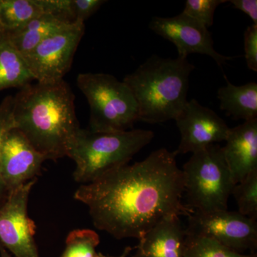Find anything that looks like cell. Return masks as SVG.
<instances>
[{
	"label": "cell",
	"mask_w": 257,
	"mask_h": 257,
	"mask_svg": "<svg viewBox=\"0 0 257 257\" xmlns=\"http://www.w3.org/2000/svg\"><path fill=\"white\" fill-rule=\"evenodd\" d=\"M234 196L238 212L252 220H257V171L235 184Z\"/></svg>",
	"instance_id": "20"
},
{
	"label": "cell",
	"mask_w": 257,
	"mask_h": 257,
	"mask_svg": "<svg viewBox=\"0 0 257 257\" xmlns=\"http://www.w3.org/2000/svg\"><path fill=\"white\" fill-rule=\"evenodd\" d=\"M132 251V248L130 247V246H128V247H126L125 248L124 252L122 253V254L120 255L119 256H105V255L102 254L101 253H98V254H99V257H126L127 256V255H128V253H130V251Z\"/></svg>",
	"instance_id": "28"
},
{
	"label": "cell",
	"mask_w": 257,
	"mask_h": 257,
	"mask_svg": "<svg viewBox=\"0 0 257 257\" xmlns=\"http://www.w3.org/2000/svg\"><path fill=\"white\" fill-rule=\"evenodd\" d=\"M105 3L104 0H72L75 23L84 24Z\"/></svg>",
	"instance_id": "26"
},
{
	"label": "cell",
	"mask_w": 257,
	"mask_h": 257,
	"mask_svg": "<svg viewBox=\"0 0 257 257\" xmlns=\"http://www.w3.org/2000/svg\"><path fill=\"white\" fill-rule=\"evenodd\" d=\"M45 160L18 128L9 130L3 140L0 158L2 178L9 194L36 179Z\"/></svg>",
	"instance_id": "12"
},
{
	"label": "cell",
	"mask_w": 257,
	"mask_h": 257,
	"mask_svg": "<svg viewBox=\"0 0 257 257\" xmlns=\"http://www.w3.org/2000/svg\"><path fill=\"white\" fill-rule=\"evenodd\" d=\"M149 27L177 47L178 57L187 58L191 54L206 55L214 59L220 67L231 60V57L214 50L212 36L207 27L183 13L172 18L154 17Z\"/></svg>",
	"instance_id": "11"
},
{
	"label": "cell",
	"mask_w": 257,
	"mask_h": 257,
	"mask_svg": "<svg viewBox=\"0 0 257 257\" xmlns=\"http://www.w3.org/2000/svg\"><path fill=\"white\" fill-rule=\"evenodd\" d=\"M226 2V0H187L182 13L209 28L214 23L216 8Z\"/></svg>",
	"instance_id": "22"
},
{
	"label": "cell",
	"mask_w": 257,
	"mask_h": 257,
	"mask_svg": "<svg viewBox=\"0 0 257 257\" xmlns=\"http://www.w3.org/2000/svg\"><path fill=\"white\" fill-rule=\"evenodd\" d=\"M194 66L185 57L152 55L123 82L133 92L139 117L149 124L175 119L187 102L189 76Z\"/></svg>",
	"instance_id": "3"
},
{
	"label": "cell",
	"mask_w": 257,
	"mask_h": 257,
	"mask_svg": "<svg viewBox=\"0 0 257 257\" xmlns=\"http://www.w3.org/2000/svg\"><path fill=\"white\" fill-rule=\"evenodd\" d=\"M84 30V23L67 25L45 39L25 57L37 82L63 80L71 68Z\"/></svg>",
	"instance_id": "8"
},
{
	"label": "cell",
	"mask_w": 257,
	"mask_h": 257,
	"mask_svg": "<svg viewBox=\"0 0 257 257\" xmlns=\"http://www.w3.org/2000/svg\"><path fill=\"white\" fill-rule=\"evenodd\" d=\"M186 206L194 212L228 209L235 183L221 147L212 145L192 154L183 166Z\"/></svg>",
	"instance_id": "5"
},
{
	"label": "cell",
	"mask_w": 257,
	"mask_h": 257,
	"mask_svg": "<svg viewBox=\"0 0 257 257\" xmlns=\"http://www.w3.org/2000/svg\"><path fill=\"white\" fill-rule=\"evenodd\" d=\"M220 109L234 119H257V84L236 86L227 82L217 93Z\"/></svg>",
	"instance_id": "15"
},
{
	"label": "cell",
	"mask_w": 257,
	"mask_h": 257,
	"mask_svg": "<svg viewBox=\"0 0 257 257\" xmlns=\"http://www.w3.org/2000/svg\"><path fill=\"white\" fill-rule=\"evenodd\" d=\"M43 15L39 0H0V27L6 32L18 30Z\"/></svg>",
	"instance_id": "18"
},
{
	"label": "cell",
	"mask_w": 257,
	"mask_h": 257,
	"mask_svg": "<svg viewBox=\"0 0 257 257\" xmlns=\"http://www.w3.org/2000/svg\"><path fill=\"white\" fill-rule=\"evenodd\" d=\"M13 96L5 97L0 104V158H1L2 145L5 135L11 128H15L13 115ZM9 192L7 190L0 172V207L9 197Z\"/></svg>",
	"instance_id": "23"
},
{
	"label": "cell",
	"mask_w": 257,
	"mask_h": 257,
	"mask_svg": "<svg viewBox=\"0 0 257 257\" xmlns=\"http://www.w3.org/2000/svg\"><path fill=\"white\" fill-rule=\"evenodd\" d=\"M245 59L248 68L257 72V25H251L244 32Z\"/></svg>",
	"instance_id": "25"
},
{
	"label": "cell",
	"mask_w": 257,
	"mask_h": 257,
	"mask_svg": "<svg viewBox=\"0 0 257 257\" xmlns=\"http://www.w3.org/2000/svg\"><path fill=\"white\" fill-rule=\"evenodd\" d=\"M186 238L179 216H170L139 239L133 257H184Z\"/></svg>",
	"instance_id": "14"
},
{
	"label": "cell",
	"mask_w": 257,
	"mask_h": 257,
	"mask_svg": "<svg viewBox=\"0 0 257 257\" xmlns=\"http://www.w3.org/2000/svg\"><path fill=\"white\" fill-rule=\"evenodd\" d=\"M229 2L235 8L247 15L252 20L253 25H257L256 0H231Z\"/></svg>",
	"instance_id": "27"
},
{
	"label": "cell",
	"mask_w": 257,
	"mask_h": 257,
	"mask_svg": "<svg viewBox=\"0 0 257 257\" xmlns=\"http://www.w3.org/2000/svg\"><path fill=\"white\" fill-rule=\"evenodd\" d=\"M77 84L90 108V131H128L140 121L138 103L133 92L124 82H120L114 76L81 73L77 76Z\"/></svg>",
	"instance_id": "6"
},
{
	"label": "cell",
	"mask_w": 257,
	"mask_h": 257,
	"mask_svg": "<svg viewBox=\"0 0 257 257\" xmlns=\"http://www.w3.org/2000/svg\"><path fill=\"white\" fill-rule=\"evenodd\" d=\"M175 120L181 136L177 155L193 154L224 142L231 128L215 111L196 99L187 101Z\"/></svg>",
	"instance_id": "10"
},
{
	"label": "cell",
	"mask_w": 257,
	"mask_h": 257,
	"mask_svg": "<svg viewBox=\"0 0 257 257\" xmlns=\"http://www.w3.org/2000/svg\"><path fill=\"white\" fill-rule=\"evenodd\" d=\"M153 138L154 133L150 130L133 128L118 133H94L80 128L67 155L76 164L74 180L89 184L127 165Z\"/></svg>",
	"instance_id": "4"
},
{
	"label": "cell",
	"mask_w": 257,
	"mask_h": 257,
	"mask_svg": "<svg viewBox=\"0 0 257 257\" xmlns=\"http://www.w3.org/2000/svg\"><path fill=\"white\" fill-rule=\"evenodd\" d=\"M186 235L184 257H257L256 253L243 254L236 252L208 238Z\"/></svg>",
	"instance_id": "19"
},
{
	"label": "cell",
	"mask_w": 257,
	"mask_h": 257,
	"mask_svg": "<svg viewBox=\"0 0 257 257\" xmlns=\"http://www.w3.org/2000/svg\"><path fill=\"white\" fill-rule=\"evenodd\" d=\"M75 96L63 80L30 84L13 96L15 128L47 160L67 157L80 130Z\"/></svg>",
	"instance_id": "2"
},
{
	"label": "cell",
	"mask_w": 257,
	"mask_h": 257,
	"mask_svg": "<svg viewBox=\"0 0 257 257\" xmlns=\"http://www.w3.org/2000/svg\"><path fill=\"white\" fill-rule=\"evenodd\" d=\"M99 241V235L93 230H74L67 236L62 257H94Z\"/></svg>",
	"instance_id": "21"
},
{
	"label": "cell",
	"mask_w": 257,
	"mask_h": 257,
	"mask_svg": "<svg viewBox=\"0 0 257 257\" xmlns=\"http://www.w3.org/2000/svg\"><path fill=\"white\" fill-rule=\"evenodd\" d=\"M71 24L64 23L50 15L34 19L23 28L7 32L10 44L24 58L52 34Z\"/></svg>",
	"instance_id": "16"
},
{
	"label": "cell",
	"mask_w": 257,
	"mask_h": 257,
	"mask_svg": "<svg viewBox=\"0 0 257 257\" xmlns=\"http://www.w3.org/2000/svg\"><path fill=\"white\" fill-rule=\"evenodd\" d=\"M223 155L235 184L257 171V119L230 128Z\"/></svg>",
	"instance_id": "13"
},
{
	"label": "cell",
	"mask_w": 257,
	"mask_h": 257,
	"mask_svg": "<svg viewBox=\"0 0 257 257\" xmlns=\"http://www.w3.org/2000/svg\"><path fill=\"white\" fill-rule=\"evenodd\" d=\"M7 32L0 27V43L6 38Z\"/></svg>",
	"instance_id": "30"
},
{
	"label": "cell",
	"mask_w": 257,
	"mask_h": 257,
	"mask_svg": "<svg viewBox=\"0 0 257 257\" xmlns=\"http://www.w3.org/2000/svg\"><path fill=\"white\" fill-rule=\"evenodd\" d=\"M186 234L203 236L241 253L257 248V223L238 211L194 212L188 216Z\"/></svg>",
	"instance_id": "7"
},
{
	"label": "cell",
	"mask_w": 257,
	"mask_h": 257,
	"mask_svg": "<svg viewBox=\"0 0 257 257\" xmlns=\"http://www.w3.org/2000/svg\"><path fill=\"white\" fill-rule=\"evenodd\" d=\"M0 257H13L10 254V253L7 251L6 248L3 247L1 243H0Z\"/></svg>",
	"instance_id": "29"
},
{
	"label": "cell",
	"mask_w": 257,
	"mask_h": 257,
	"mask_svg": "<svg viewBox=\"0 0 257 257\" xmlns=\"http://www.w3.org/2000/svg\"><path fill=\"white\" fill-rule=\"evenodd\" d=\"M177 155L161 148L142 162L82 184L74 199L89 208L96 229L117 239H140L166 218L194 213L182 201L183 174Z\"/></svg>",
	"instance_id": "1"
},
{
	"label": "cell",
	"mask_w": 257,
	"mask_h": 257,
	"mask_svg": "<svg viewBox=\"0 0 257 257\" xmlns=\"http://www.w3.org/2000/svg\"><path fill=\"white\" fill-rule=\"evenodd\" d=\"M34 80L26 60L6 37L0 43V91L9 88L21 89Z\"/></svg>",
	"instance_id": "17"
},
{
	"label": "cell",
	"mask_w": 257,
	"mask_h": 257,
	"mask_svg": "<svg viewBox=\"0 0 257 257\" xmlns=\"http://www.w3.org/2000/svg\"><path fill=\"white\" fill-rule=\"evenodd\" d=\"M37 180L13 191L0 207V243L16 257H40L35 240L36 225L28 214L29 196Z\"/></svg>",
	"instance_id": "9"
},
{
	"label": "cell",
	"mask_w": 257,
	"mask_h": 257,
	"mask_svg": "<svg viewBox=\"0 0 257 257\" xmlns=\"http://www.w3.org/2000/svg\"><path fill=\"white\" fill-rule=\"evenodd\" d=\"M44 15H50L67 24L75 23L72 0H39Z\"/></svg>",
	"instance_id": "24"
},
{
	"label": "cell",
	"mask_w": 257,
	"mask_h": 257,
	"mask_svg": "<svg viewBox=\"0 0 257 257\" xmlns=\"http://www.w3.org/2000/svg\"><path fill=\"white\" fill-rule=\"evenodd\" d=\"M94 257H99V254H98V253H96L95 256H94Z\"/></svg>",
	"instance_id": "31"
}]
</instances>
